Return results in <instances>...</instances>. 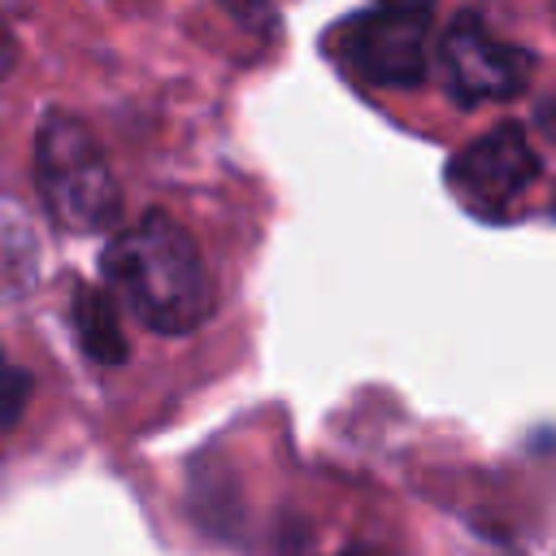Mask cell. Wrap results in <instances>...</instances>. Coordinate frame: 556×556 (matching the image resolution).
<instances>
[{"label":"cell","mask_w":556,"mask_h":556,"mask_svg":"<svg viewBox=\"0 0 556 556\" xmlns=\"http://www.w3.org/2000/svg\"><path fill=\"white\" fill-rule=\"evenodd\" d=\"M539 174H543V165H539V152L530 148L526 130L504 122L452 156L447 187L460 195V204H469L473 213H486V208L513 204Z\"/></svg>","instance_id":"5"},{"label":"cell","mask_w":556,"mask_h":556,"mask_svg":"<svg viewBox=\"0 0 556 556\" xmlns=\"http://www.w3.org/2000/svg\"><path fill=\"white\" fill-rule=\"evenodd\" d=\"M74 334L91 361H100V365L126 361L122 317H117V304L104 287H78L74 291Z\"/></svg>","instance_id":"6"},{"label":"cell","mask_w":556,"mask_h":556,"mask_svg":"<svg viewBox=\"0 0 556 556\" xmlns=\"http://www.w3.org/2000/svg\"><path fill=\"white\" fill-rule=\"evenodd\" d=\"M430 4H387L352 17L339 35L343 65L374 87H417L430 70Z\"/></svg>","instance_id":"3"},{"label":"cell","mask_w":556,"mask_h":556,"mask_svg":"<svg viewBox=\"0 0 556 556\" xmlns=\"http://www.w3.org/2000/svg\"><path fill=\"white\" fill-rule=\"evenodd\" d=\"M109 287L156 334H187L213 313V282L195 239L165 213H143L100 256Z\"/></svg>","instance_id":"1"},{"label":"cell","mask_w":556,"mask_h":556,"mask_svg":"<svg viewBox=\"0 0 556 556\" xmlns=\"http://www.w3.org/2000/svg\"><path fill=\"white\" fill-rule=\"evenodd\" d=\"M439 70L443 87L456 104H486V100H513L530 87L534 56L517 43H504L486 30L478 13H456L447 30L439 35Z\"/></svg>","instance_id":"4"},{"label":"cell","mask_w":556,"mask_h":556,"mask_svg":"<svg viewBox=\"0 0 556 556\" xmlns=\"http://www.w3.org/2000/svg\"><path fill=\"white\" fill-rule=\"evenodd\" d=\"M35 187H39L48 217L74 235L109 230L122 213V191H117V178L96 135L70 113H48L39 122Z\"/></svg>","instance_id":"2"},{"label":"cell","mask_w":556,"mask_h":556,"mask_svg":"<svg viewBox=\"0 0 556 556\" xmlns=\"http://www.w3.org/2000/svg\"><path fill=\"white\" fill-rule=\"evenodd\" d=\"M9 61H13V43H9V35H4V26H0V74L9 70Z\"/></svg>","instance_id":"8"},{"label":"cell","mask_w":556,"mask_h":556,"mask_svg":"<svg viewBox=\"0 0 556 556\" xmlns=\"http://www.w3.org/2000/svg\"><path fill=\"white\" fill-rule=\"evenodd\" d=\"M552 213H556V195H552Z\"/></svg>","instance_id":"9"},{"label":"cell","mask_w":556,"mask_h":556,"mask_svg":"<svg viewBox=\"0 0 556 556\" xmlns=\"http://www.w3.org/2000/svg\"><path fill=\"white\" fill-rule=\"evenodd\" d=\"M22 400H26V378L17 369H9L0 356V426H9L22 413Z\"/></svg>","instance_id":"7"}]
</instances>
